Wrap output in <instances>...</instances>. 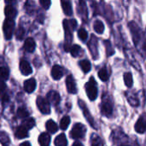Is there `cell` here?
<instances>
[{
    "label": "cell",
    "instance_id": "1",
    "mask_svg": "<svg viewBox=\"0 0 146 146\" xmlns=\"http://www.w3.org/2000/svg\"><path fill=\"white\" fill-rule=\"evenodd\" d=\"M128 26H129V29H130L131 33H132L133 42H134L136 47H138V49L139 50V51H141L142 49H145L144 48L145 44L142 43V32H141V29L139 27V26L134 21L129 22Z\"/></svg>",
    "mask_w": 146,
    "mask_h": 146
},
{
    "label": "cell",
    "instance_id": "2",
    "mask_svg": "<svg viewBox=\"0 0 146 146\" xmlns=\"http://www.w3.org/2000/svg\"><path fill=\"white\" fill-rule=\"evenodd\" d=\"M113 109H114V104L112 98L109 95H104L103 97L102 105H101L102 114L107 117H110L113 113Z\"/></svg>",
    "mask_w": 146,
    "mask_h": 146
},
{
    "label": "cell",
    "instance_id": "3",
    "mask_svg": "<svg viewBox=\"0 0 146 146\" xmlns=\"http://www.w3.org/2000/svg\"><path fill=\"white\" fill-rule=\"evenodd\" d=\"M86 92L90 100L93 101L98 97V86L95 79L91 77L88 82L86 84Z\"/></svg>",
    "mask_w": 146,
    "mask_h": 146
},
{
    "label": "cell",
    "instance_id": "4",
    "mask_svg": "<svg viewBox=\"0 0 146 146\" xmlns=\"http://www.w3.org/2000/svg\"><path fill=\"white\" fill-rule=\"evenodd\" d=\"M86 133V127L81 123H76L73 127L72 131L70 132V136L72 139H82V138H84Z\"/></svg>",
    "mask_w": 146,
    "mask_h": 146
},
{
    "label": "cell",
    "instance_id": "5",
    "mask_svg": "<svg viewBox=\"0 0 146 146\" xmlns=\"http://www.w3.org/2000/svg\"><path fill=\"white\" fill-rule=\"evenodd\" d=\"M63 27H64V30H65V34H66V43L64 44V49L66 51H70L71 46H70V43L72 41L73 36H72V27L69 25V22L68 20H64L63 21Z\"/></svg>",
    "mask_w": 146,
    "mask_h": 146
},
{
    "label": "cell",
    "instance_id": "6",
    "mask_svg": "<svg viewBox=\"0 0 146 146\" xmlns=\"http://www.w3.org/2000/svg\"><path fill=\"white\" fill-rule=\"evenodd\" d=\"M14 28H15V21L14 20H9V19H6L3 22V33H4V37L7 39L11 38L13 33H14Z\"/></svg>",
    "mask_w": 146,
    "mask_h": 146
},
{
    "label": "cell",
    "instance_id": "7",
    "mask_svg": "<svg viewBox=\"0 0 146 146\" xmlns=\"http://www.w3.org/2000/svg\"><path fill=\"white\" fill-rule=\"evenodd\" d=\"M37 106L38 108V110H40L41 113L43 114H49L50 111V103L48 102L47 99L38 97L37 98Z\"/></svg>",
    "mask_w": 146,
    "mask_h": 146
},
{
    "label": "cell",
    "instance_id": "8",
    "mask_svg": "<svg viewBox=\"0 0 146 146\" xmlns=\"http://www.w3.org/2000/svg\"><path fill=\"white\" fill-rule=\"evenodd\" d=\"M79 105H80V109L82 110V111H83V114H84V115H85V117H86V121H87L90 123V125H91L92 127H94V128H97V127H96V125H95L94 119L92 118V115H91V113H90L89 110L87 109V107H86V104H85L83 101H81V100H79Z\"/></svg>",
    "mask_w": 146,
    "mask_h": 146
},
{
    "label": "cell",
    "instance_id": "9",
    "mask_svg": "<svg viewBox=\"0 0 146 146\" xmlns=\"http://www.w3.org/2000/svg\"><path fill=\"white\" fill-rule=\"evenodd\" d=\"M134 128L139 133H145L146 132V114H143L137 121Z\"/></svg>",
    "mask_w": 146,
    "mask_h": 146
},
{
    "label": "cell",
    "instance_id": "10",
    "mask_svg": "<svg viewBox=\"0 0 146 146\" xmlns=\"http://www.w3.org/2000/svg\"><path fill=\"white\" fill-rule=\"evenodd\" d=\"M66 86L68 89V92L72 94H75L77 92V87L74 79L72 75H68L66 79Z\"/></svg>",
    "mask_w": 146,
    "mask_h": 146
},
{
    "label": "cell",
    "instance_id": "11",
    "mask_svg": "<svg viewBox=\"0 0 146 146\" xmlns=\"http://www.w3.org/2000/svg\"><path fill=\"white\" fill-rule=\"evenodd\" d=\"M47 100L50 103V104H51L53 105H57L60 103L61 98L57 92L50 91V92L47 93Z\"/></svg>",
    "mask_w": 146,
    "mask_h": 146
},
{
    "label": "cell",
    "instance_id": "12",
    "mask_svg": "<svg viewBox=\"0 0 146 146\" xmlns=\"http://www.w3.org/2000/svg\"><path fill=\"white\" fill-rule=\"evenodd\" d=\"M20 70L22 73L23 75H28L30 74H32L33 69L31 65L29 64V62L26 60H21L20 62Z\"/></svg>",
    "mask_w": 146,
    "mask_h": 146
},
{
    "label": "cell",
    "instance_id": "13",
    "mask_svg": "<svg viewBox=\"0 0 146 146\" xmlns=\"http://www.w3.org/2000/svg\"><path fill=\"white\" fill-rule=\"evenodd\" d=\"M63 75V70L62 68L59 65H55L53 66L52 69H51V76L54 80H60Z\"/></svg>",
    "mask_w": 146,
    "mask_h": 146
},
{
    "label": "cell",
    "instance_id": "14",
    "mask_svg": "<svg viewBox=\"0 0 146 146\" xmlns=\"http://www.w3.org/2000/svg\"><path fill=\"white\" fill-rule=\"evenodd\" d=\"M97 44H98L97 38L94 36H92V38H91V40H90V43L88 44V46L90 48V50H91L92 54L93 55V58L94 59H96L98 57V48H97Z\"/></svg>",
    "mask_w": 146,
    "mask_h": 146
},
{
    "label": "cell",
    "instance_id": "15",
    "mask_svg": "<svg viewBox=\"0 0 146 146\" xmlns=\"http://www.w3.org/2000/svg\"><path fill=\"white\" fill-rule=\"evenodd\" d=\"M36 88V80L34 79H29L24 82V89L27 92L31 93Z\"/></svg>",
    "mask_w": 146,
    "mask_h": 146
},
{
    "label": "cell",
    "instance_id": "16",
    "mask_svg": "<svg viewBox=\"0 0 146 146\" xmlns=\"http://www.w3.org/2000/svg\"><path fill=\"white\" fill-rule=\"evenodd\" d=\"M4 13H5V15L7 17V19H9V20H14V18L16 16V14H17V11L16 9L12 6V5H7L4 9Z\"/></svg>",
    "mask_w": 146,
    "mask_h": 146
},
{
    "label": "cell",
    "instance_id": "17",
    "mask_svg": "<svg viewBox=\"0 0 146 146\" xmlns=\"http://www.w3.org/2000/svg\"><path fill=\"white\" fill-rule=\"evenodd\" d=\"M35 41L33 38H27L24 43V49L27 52H33L35 50Z\"/></svg>",
    "mask_w": 146,
    "mask_h": 146
},
{
    "label": "cell",
    "instance_id": "18",
    "mask_svg": "<svg viewBox=\"0 0 146 146\" xmlns=\"http://www.w3.org/2000/svg\"><path fill=\"white\" fill-rule=\"evenodd\" d=\"M50 142V137L48 133H43L38 137V143L40 146H49Z\"/></svg>",
    "mask_w": 146,
    "mask_h": 146
},
{
    "label": "cell",
    "instance_id": "19",
    "mask_svg": "<svg viewBox=\"0 0 146 146\" xmlns=\"http://www.w3.org/2000/svg\"><path fill=\"white\" fill-rule=\"evenodd\" d=\"M127 100L129 102V104L133 106V107H138L139 105V100L138 98V97L133 94V93H129L127 92Z\"/></svg>",
    "mask_w": 146,
    "mask_h": 146
},
{
    "label": "cell",
    "instance_id": "20",
    "mask_svg": "<svg viewBox=\"0 0 146 146\" xmlns=\"http://www.w3.org/2000/svg\"><path fill=\"white\" fill-rule=\"evenodd\" d=\"M62 7L63 9V12L67 15H71L73 14V9H72V5L71 3L68 1H62Z\"/></svg>",
    "mask_w": 146,
    "mask_h": 146
},
{
    "label": "cell",
    "instance_id": "21",
    "mask_svg": "<svg viewBox=\"0 0 146 146\" xmlns=\"http://www.w3.org/2000/svg\"><path fill=\"white\" fill-rule=\"evenodd\" d=\"M55 145L56 146H67L68 145V141L66 139L65 134L62 133L58 135L56 139H55Z\"/></svg>",
    "mask_w": 146,
    "mask_h": 146
},
{
    "label": "cell",
    "instance_id": "22",
    "mask_svg": "<svg viewBox=\"0 0 146 146\" xmlns=\"http://www.w3.org/2000/svg\"><path fill=\"white\" fill-rule=\"evenodd\" d=\"M45 127H46V129H47L50 133H55L57 131V128H58V127H57V125L56 124V122H55L54 121H52V120H49V121L46 122Z\"/></svg>",
    "mask_w": 146,
    "mask_h": 146
},
{
    "label": "cell",
    "instance_id": "23",
    "mask_svg": "<svg viewBox=\"0 0 146 146\" xmlns=\"http://www.w3.org/2000/svg\"><path fill=\"white\" fill-rule=\"evenodd\" d=\"M91 146H104V142L102 139L97 135V134H92L91 138Z\"/></svg>",
    "mask_w": 146,
    "mask_h": 146
},
{
    "label": "cell",
    "instance_id": "24",
    "mask_svg": "<svg viewBox=\"0 0 146 146\" xmlns=\"http://www.w3.org/2000/svg\"><path fill=\"white\" fill-rule=\"evenodd\" d=\"M93 27H94V30L97 33H99V34H102L104 32V23L99 21V20H97L95 22H94V25H93Z\"/></svg>",
    "mask_w": 146,
    "mask_h": 146
},
{
    "label": "cell",
    "instance_id": "25",
    "mask_svg": "<svg viewBox=\"0 0 146 146\" xmlns=\"http://www.w3.org/2000/svg\"><path fill=\"white\" fill-rule=\"evenodd\" d=\"M79 64L84 73H88L92 68V64L88 60H81Z\"/></svg>",
    "mask_w": 146,
    "mask_h": 146
},
{
    "label": "cell",
    "instance_id": "26",
    "mask_svg": "<svg viewBox=\"0 0 146 146\" xmlns=\"http://www.w3.org/2000/svg\"><path fill=\"white\" fill-rule=\"evenodd\" d=\"M27 136V130L23 127L22 126L21 127H19L17 129H16V132H15V137L17 139H24Z\"/></svg>",
    "mask_w": 146,
    "mask_h": 146
},
{
    "label": "cell",
    "instance_id": "27",
    "mask_svg": "<svg viewBox=\"0 0 146 146\" xmlns=\"http://www.w3.org/2000/svg\"><path fill=\"white\" fill-rule=\"evenodd\" d=\"M124 81H125L126 86L128 88H131L133 86V75H132V74L130 72H127V73H125L124 74Z\"/></svg>",
    "mask_w": 146,
    "mask_h": 146
},
{
    "label": "cell",
    "instance_id": "28",
    "mask_svg": "<svg viewBox=\"0 0 146 146\" xmlns=\"http://www.w3.org/2000/svg\"><path fill=\"white\" fill-rule=\"evenodd\" d=\"M23 127H25L27 130H29V129H31V128H33V127H34V125H35V121H34V120L33 119V118H26L24 121H23Z\"/></svg>",
    "mask_w": 146,
    "mask_h": 146
},
{
    "label": "cell",
    "instance_id": "29",
    "mask_svg": "<svg viewBox=\"0 0 146 146\" xmlns=\"http://www.w3.org/2000/svg\"><path fill=\"white\" fill-rule=\"evenodd\" d=\"M98 77L103 81H107L109 80L110 75H109V73H108V70L106 68H103L98 71Z\"/></svg>",
    "mask_w": 146,
    "mask_h": 146
},
{
    "label": "cell",
    "instance_id": "30",
    "mask_svg": "<svg viewBox=\"0 0 146 146\" xmlns=\"http://www.w3.org/2000/svg\"><path fill=\"white\" fill-rule=\"evenodd\" d=\"M70 123V118L68 115H65L60 121V127L62 128V130H66Z\"/></svg>",
    "mask_w": 146,
    "mask_h": 146
},
{
    "label": "cell",
    "instance_id": "31",
    "mask_svg": "<svg viewBox=\"0 0 146 146\" xmlns=\"http://www.w3.org/2000/svg\"><path fill=\"white\" fill-rule=\"evenodd\" d=\"M9 138L7 133L2 132L0 133V143L3 145V146H9Z\"/></svg>",
    "mask_w": 146,
    "mask_h": 146
},
{
    "label": "cell",
    "instance_id": "32",
    "mask_svg": "<svg viewBox=\"0 0 146 146\" xmlns=\"http://www.w3.org/2000/svg\"><path fill=\"white\" fill-rule=\"evenodd\" d=\"M70 52H71L73 56H74V57L79 56L80 55V53H81V48L78 44H74L73 46H71Z\"/></svg>",
    "mask_w": 146,
    "mask_h": 146
},
{
    "label": "cell",
    "instance_id": "33",
    "mask_svg": "<svg viewBox=\"0 0 146 146\" xmlns=\"http://www.w3.org/2000/svg\"><path fill=\"white\" fill-rule=\"evenodd\" d=\"M9 75V68H5V67H1L0 68V79H2L3 80H8Z\"/></svg>",
    "mask_w": 146,
    "mask_h": 146
},
{
    "label": "cell",
    "instance_id": "34",
    "mask_svg": "<svg viewBox=\"0 0 146 146\" xmlns=\"http://www.w3.org/2000/svg\"><path fill=\"white\" fill-rule=\"evenodd\" d=\"M17 115H18V117H20V118H28L29 113H28V111L26 110V108L21 107V108H19L18 110H17Z\"/></svg>",
    "mask_w": 146,
    "mask_h": 146
},
{
    "label": "cell",
    "instance_id": "35",
    "mask_svg": "<svg viewBox=\"0 0 146 146\" xmlns=\"http://www.w3.org/2000/svg\"><path fill=\"white\" fill-rule=\"evenodd\" d=\"M78 36L79 38L82 40V41H86L88 38V33L86 32V29L84 28H80L79 31H78Z\"/></svg>",
    "mask_w": 146,
    "mask_h": 146
},
{
    "label": "cell",
    "instance_id": "36",
    "mask_svg": "<svg viewBox=\"0 0 146 146\" xmlns=\"http://www.w3.org/2000/svg\"><path fill=\"white\" fill-rule=\"evenodd\" d=\"M24 33H25V31L23 29V27H19L15 32V38L17 39H22L23 37H24Z\"/></svg>",
    "mask_w": 146,
    "mask_h": 146
},
{
    "label": "cell",
    "instance_id": "37",
    "mask_svg": "<svg viewBox=\"0 0 146 146\" xmlns=\"http://www.w3.org/2000/svg\"><path fill=\"white\" fill-rule=\"evenodd\" d=\"M104 44H105V45H106V47H107V54H108L109 56H110L112 54L115 53V50H114V49L112 48V45H111V44H110V42L109 40H105V41H104Z\"/></svg>",
    "mask_w": 146,
    "mask_h": 146
},
{
    "label": "cell",
    "instance_id": "38",
    "mask_svg": "<svg viewBox=\"0 0 146 146\" xmlns=\"http://www.w3.org/2000/svg\"><path fill=\"white\" fill-rule=\"evenodd\" d=\"M40 4L41 6L45 9H48L50 8V0H40Z\"/></svg>",
    "mask_w": 146,
    "mask_h": 146
},
{
    "label": "cell",
    "instance_id": "39",
    "mask_svg": "<svg viewBox=\"0 0 146 146\" xmlns=\"http://www.w3.org/2000/svg\"><path fill=\"white\" fill-rule=\"evenodd\" d=\"M6 88V84L4 82V80H3L2 79H0V92H3Z\"/></svg>",
    "mask_w": 146,
    "mask_h": 146
},
{
    "label": "cell",
    "instance_id": "40",
    "mask_svg": "<svg viewBox=\"0 0 146 146\" xmlns=\"http://www.w3.org/2000/svg\"><path fill=\"white\" fill-rule=\"evenodd\" d=\"M20 146H31V144L29 142H23L22 144H21Z\"/></svg>",
    "mask_w": 146,
    "mask_h": 146
},
{
    "label": "cell",
    "instance_id": "41",
    "mask_svg": "<svg viewBox=\"0 0 146 146\" xmlns=\"http://www.w3.org/2000/svg\"><path fill=\"white\" fill-rule=\"evenodd\" d=\"M72 146H84L80 142H74Z\"/></svg>",
    "mask_w": 146,
    "mask_h": 146
},
{
    "label": "cell",
    "instance_id": "42",
    "mask_svg": "<svg viewBox=\"0 0 146 146\" xmlns=\"http://www.w3.org/2000/svg\"><path fill=\"white\" fill-rule=\"evenodd\" d=\"M2 99H3V101H7V100L9 99V98H8V95H6V94H3V97H2Z\"/></svg>",
    "mask_w": 146,
    "mask_h": 146
},
{
    "label": "cell",
    "instance_id": "43",
    "mask_svg": "<svg viewBox=\"0 0 146 146\" xmlns=\"http://www.w3.org/2000/svg\"><path fill=\"white\" fill-rule=\"evenodd\" d=\"M120 146H130V145H121Z\"/></svg>",
    "mask_w": 146,
    "mask_h": 146
}]
</instances>
